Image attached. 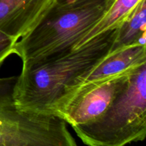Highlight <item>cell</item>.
<instances>
[{"instance_id":"1","label":"cell","mask_w":146,"mask_h":146,"mask_svg":"<svg viewBox=\"0 0 146 146\" xmlns=\"http://www.w3.org/2000/svg\"><path fill=\"white\" fill-rule=\"evenodd\" d=\"M118 27L98 34L65 56L23 66L14 88L17 107L56 115L77 78L92 71L111 53Z\"/></svg>"},{"instance_id":"2","label":"cell","mask_w":146,"mask_h":146,"mask_svg":"<svg viewBox=\"0 0 146 146\" xmlns=\"http://www.w3.org/2000/svg\"><path fill=\"white\" fill-rule=\"evenodd\" d=\"M115 0H94L61 8L51 4L35 27L14 44L23 66L63 56L74 49L104 17Z\"/></svg>"},{"instance_id":"3","label":"cell","mask_w":146,"mask_h":146,"mask_svg":"<svg viewBox=\"0 0 146 146\" xmlns=\"http://www.w3.org/2000/svg\"><path fill=\"white\" fill-rule=\"evenodd\" d=\"M88 146H126L146 135V64L137 67L125 88L96 120L72 127Z\"/></svg>"},{"instance_id":"4","label":"cell","mask_w":146,"mask_h":146,"mask_svg":"<svg viewBox=\"0 0 146 146\" xmlns=\"http://www.w3.org/2000/svg\"><path fill=\"white\" fill-rule=\"evenodd\" d=\"M134 69L81 86L58 108L56 115L72 127L95 121L125 88Z\"/></svg>"},{"instance_id":"5","label":"cell","mask_w":146,"mask_h":146,"mask_svg":"<svg viewBox=\"0 0 146 146\" xmlns=\"http://www.w3.org/2000/svg\"><path fill=\"white\" fill-rule=\"evenodd\" d=\"M54 0H0V31L15 41L31 31Z\"/></svg>"},{"instance_id":"6","label":"cell","mask_w":146,"mask_h":146,"mask_svg":"<svg viewBox=\"0 0 146 146\" xmlns=\"http://www.w3.org/2000/svg\"><path fill=\"white\" fill-rule=\"evenodd\" d=\"M144 64H146L145 45L135 44L111 51L92 71L77 78L74 86L57 107L56 114L66 100L81 86L114 77L131 71Z\"/></svg>"},{"instance_id":"7","label":"cell","mask_w":146,"mask_h":146,"mask_svg":"<svg viewBox=\"0 0 146 146\" xmlns=\"http://www.w3.org/2000/svg\"><path fill=\"white\" fill-rule=\"evenodd\" d=\"M145 28L146 0H141L118 27L111 51L135 44L145 45Z\"/></svg>"},{"instance_id":"8","label":"cell","mask_w":146,"mask_h":146,"mask_svg":"<svg viewBox=\"0 0 146 146\" xmlns=\"http://www.w3.org/2000/svg\"><path fill=\"white\" fill-rule=\"evenodd\" d=\"M140 1L141 0H115L106 14L86 34L74 49L81 46L98 34L121 25Z\"/></svg>"},{"instance_id":"9","label":"cell","mask_w":146,"mask_h":146,"mask_svg":"<svg viewBox=\"0 0 146 146\" xmlns=\"http://www.w3.org/2000/svg\"><path fill=\"white\" fill-rule=\"evenodd\" d=\"M17 41L0 31V66L11 54H14V44Z\"/></svg>"},{"instance_id":"10","label":"cell","mask_w":146,"mask_h":146,"mask_svg":"<svg viewBox=\"0 0 146 146\" xmlns=\"http://www.w3.org/2000/svg\"><path fill=\"white\" fill-rule=\"evenodd\" d=\"M94 0H54L52 5L61 8H69L84 5Z\"/></svg>"}]
</instances>
